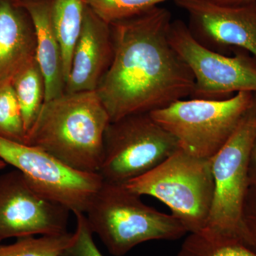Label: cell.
Here are the masks:
<instances>
[{"label": "cell", "instance_id": "1", "mask_svg": "<svg viewBox=\"0 0 256 256\" xmlns=\"http://www.w3.org/2000/svg\"><path fill=\"white\" fill-rule=\"evenodd\" d=\"M172 22L158 6L111 24L112 62L96 90L110 122L191 97L194 78L170 42Z\"/></svg>", "mask_w": 256, "mask_h": 256}, {"label": "cell", "instance_id": "2", "mask_svg": "<svg viewBox=\"0 0 256 256\" xmlns=\"http://www.w3.org/2000/svg\"><path fill=\"white\" fill-rule=\"evenodd\" d=\"M110 122L96 92H64L44 101L26 144L50 153L72 169L98 173Z\"/></svg>", "mask_w": 256, "mask_h": 256}, {"label": "cell", "instance_id": "3", "mask_svg": "<svg viewBox=\"0 0 256 256\" xmlns=\"http://www.w3.org/2000/svg\"><path fill=\"white\" fill-rule=\"evenodd\" d=\"M85 215L92 233L114 256H124L142 242L178 240L188 233L174 216L148 206L124 184L104 181Z\"/></svg>", "mask_w": 256, "mask_h": 256}, {"label": "cell", "instance_id": "4", "mask_svg": "<svg viewBox=\"0 0 256 256\" xmlns=\"http://www.w3.org/2000/svg\"><path fill=\"white\" fill-rule=\"evenodd\" d=\"M124 185L140 196L164 203L188 234L206 228L214 194L210 160L180 148L159 166Z\"/></svg>", "mask_w": 256, "mask_h": 256}, {"label": "cell", "instance_id": "5", "mask_svg": "<svg viewBox=\"0 0 256 256\" xmlns=\"http://www.w3.org/2000/svg\"><path fill=\"white\" fill-rule=\"evenodd\" d=\"M254 94L239 92L222 100L181 99L150 114L184 150L210 160L235 132Z\"/></svg>", "mask_w": 256, "mask_h": 256}, {"label": "cell", "instance_id": "6", "mask_svg": "<svg viewBox=\"0 0 256 256\" xmlns=\"http://www.w3.org/2000/svg\"><path fill=\"white\" fill-rule=\"evenodd\" d=\"M256 136V92L235 132L210 159L214 194L203 230L245 244L242 208L250 186L249 160Z\"/></svg>", "mask_w": 256, "mask_h": 256}, {"label": "cell", "instance_id": "7", "mask_svg": "<svg viewBox=\"0 0 256 256\" xmlns=\"http://www.w3.org/2000/svg\"><path fill=\"white\" fill-rule=\"evenodd\" d=\"M98 174L106 182L126 184L159 166L180 146L150 112H143L110 122Z\"/></svg>", "mask_w": 256, "mask_h": 256}, {"label": "cell", "instance_id": "8", "mask_svg": "<svg viewBox=\"0 0 256 256\" xmlns=\"http://www.w3.org/2000/svg\"><path fill=\"white\" fill-rule=\"evenodd\" d=\"M169 36L194 78L190 98L222 100L239 92H256V60L249 54L229 56L210 50L192 36L181 20L172 22Z\"/></svg>", "mask_w": 256, "mask_h": 256}, {"label": "cell", "instance_id": "9", "mask_svg": "<svg viewBox=\"0 0 256 256\" xmlns=\"http://www.w3.org/2000/svg\"><path fill=\"white\" fill-rule=\"evenodd\" d=\"M0 159L21 172L43 196L73 213L85 214L104 182L98 173L72 169L43 150L1 137Z\"/></svg>", "mask_w": 256, "mask_h": 256}, {"label": "cell", "instance_id": "10", "mask_svg": "<svg viewBox=\"0 0 256 256\" xmlns=\"http://www.w3.org/2000/svg\"><path fill=\"white\" fill-rule=\"evenodd\" d=\"M70 212L35 190L18 170L0 176V242L66 233Z\"/></svg>", "mask_w": 256, "mask_h": 256}, {"label": "cell", "instance_id": "11", "mask_svg": "<svg viewBox=\"0 0 256 256\" xmlns=\"http://www.w3.org/2000/svg\"><path fill=\"white\" fill-rule=\"evenodd\" d=\"M190 20L192 36L204 46L222 53L238 48L256 60V2L226 6L206 0H176Z\"/></svg>", "mask_w": 256, "mask_h": 256}, {"label": "cell", "instance_id": "12", "mask_svg": "<svg viewBox=\"0 0 256 256\" xmlns=\"http://www.w3.org/2000/svg\"><path fill=\"white\" fill-rule=\"evenodd\" d=\"M114 55L110 24L86 5L82 32L75 50L65 92H96Z\"/></svg>", "mask_w": 256, "mask_h": 256}, {"label": "cell", "instance_id": "13", "mask_svg": "<svg viewBox=\"0 0 256 256\" xmlns=\"http://www.w3.org/2000/svg\"><path fill=\"white\" fill-rule=\"evenodd\" d=\"M36 35L26 10L12 0H0V82L12 80L36 58Z\"/></svg>", "mask_w": 256, "mask_h": 256}, {"label": "cell", "instance_id": "14", "mask_svg": "<svg viewBox=\"0 0 256 256\" xmlns=\"http://www.w3.org/2000/svg\"><path fill=\"white\" fill-rule=\"evenodd\" d=\"M52 1L22 0L16 4L26 10L34 28L36 58L44 78L45 101L63 95L66 88L62 50L52 24Z\"/></svg>", "mask_w": 256, "mask_h": 256}, {"label": "cell", "instance_id": "15", "mask_svg": "<svg viewBox=\"0 0 256 256\" xmlns=\"http://www.w3.org/2000/svg\"><path fill=\"white\" fill-rule=\"evenodd\" d=\"M86 4L82 0H52V18L62 50L66 82L82 30Z\"/></svg>", "mask_w": 256, "mask_h": 256}, {"label": "cell", "instance_id": "16", "mask_svg": "<svg viewBox=\"0 0 256 256\" xmlns=\"http://www.w3.org/2000/svg\"><path fill=\"white\" fill-rule=\"evenodd\" d=\"M11 82L28 134L45 101L44 78L36 58L18 70Z\"/></svg>", "mask_w": 256, "mask_h": 256}, {"label": "cell", "instance_id": "17", "mask_svg": "<svg viewBox=\"0 0 256 256\" xmlns=\"http://www.w3.org/2000/svg\"><path fill=\"white\" fill-rule=\"evenodd\" d=\"M178 256H256L244 242L206 230L190 233Z\"/></svg>", "mask_w": 256, "mask_h": 256}, {"label": "cell", "instance_id": "18", "mask_svg": "<svg viewBox=\"0 0 256 256\" xmlns=\"http://www.w3.org/2000/svg\"><path fill=\"white\" fill-rule=\"evenodd\" d=\"M74 233L21 237L9 245L0 244V256H62Z\"/></svg>", "mask_w": 256, "mask_h": 256}, {"label": "cell", "instance_id": "19", "mask_svg": "<svg viewBox=\"0 0 256 256\" xmlns=\"http://www.w3.org/2000/svg\"><path fill=\"white\" fill-rule=\"evenodd\" d=\"M0 137L26 144L28 134L11 80L0 82Z\"/></svg>", "mask_w": 256, "mask_h": 256}, {"label": "cell", "instance_id": "20", "mask_svg": "<svg viewBox=\"0 0 256 256\" xmlns=\"http://www.w3.org/2000/svg\"><path fill=\"white\" fill-rule=\"evenodd\" d=\"M101 20L111 24L132 18L168 0H82ZM176 1V0H174Z\"/></svg>", "mask_w": 256, "mask_h": 256}, {"label": "cell", "instance_id": "21", "mask_svg": "<svg viewBox=\"0 0 256 256\" xmlns=\"http://www.w3.org/2000/svg\"><path fill=\"white\" fill-rule=\"evenodd\" d=\"M76 218V228L74 238L62 256H104L94 240V233L89 226L85 214L74 213Z\"/></svg>", "mask_w": 256, "mask_h": 256}, {"label": "cell", "instance_id": "22", "mask_svg": "<svg viewBox=\"0 0 256 256\" xmlns=\"http://www.w3.org/2000/svg\"><path fill=\"white\" fill-rule=\"evenodd\" d=\"M246 245L256 252V186L250 185L242 214Z\"/></svg>", "mask_w": 256, "mask_h": 256}, {"label": "cell", "instance_id": "23", "mask_svg": "<svg viewBox=\"0 0 256 256\" xmlns=\"http://www.w3.org/2000/svg\"><path fill=\"white\" fill-rule=\"evenodd\" d=\"M248 180L250 185L256 186V136L250 151L249 160Z\"/></svg>", "mask_w": 256, "mask_h": 256}, {"label": "cell", "instance_id": "24", "mask_svg": "<svg viewBox=\"0 0 256 256\" xmlns=\"http://www.w3.org/2000/svg\"><path fill=\"white\" fill-rule=\"evenodd\" d=\"M216 4L226 5V6H242L256 2V0H206Z\"/></svg>", "mask_w": 256, "mask_h": 256}, {"label": "cell", "instance_id": "25", "mask_svg": "<svg viewBox=\"0 0 256 256\" xmlns=\"http://www.w3.org/2000/svg\"><path fill=\"white\" fill-rule=\"evenodd\" d=\"M6 163L4 162L3 160L0 159V170L4 169V168H6Z\"/></svg>", "mask_w": 256, "mask_h": 256}, {"label": "cell", "instance_id": "26", "mask_svg": "<svg viewBox=\"0 0 256 256\" xmlns=\"http://www.w3.org/2000/svg\"><path fill=\"white\" fill-rule=\"evenodd\" d=\"M13 2L16 4V3L20 2L22 1V0H12Z\"/></svg>", "mask_w": 256, "mask_h": 256}]
</instances>
